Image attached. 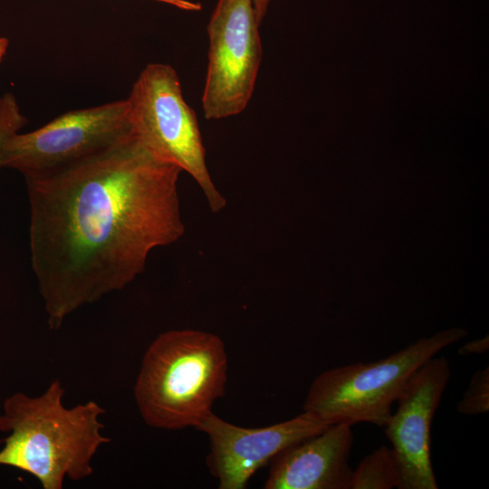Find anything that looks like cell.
<instances>
[{
	"label": "cell",
	"mask_w": 489,
	"mask_h": 489,
	"mask_svg": "<svg viewBox=\"0 0 489 489\" xmlns=\"http://www.w3.org/2000/svg\"><path fill=\"white\" fill-rule=\"evenodd\" d=\"M27 123L16 98L11 92L0 97V168H4V153L8 140Z\"/></svg>",
	"instance_id": "obj_13"
},
{
	"label": "cell",
	"mask_w": 489,
	"mask_h": 489,
	"mask_svg": "<svg viewBox=\"0 0 489 489\" xmlns=\"http://www.w3.org/2000/svg\"><path fill=\"white\" fill-rule=\"evenodd\" d=\"M451 377L446 357L434 356L410 377L383 428L400 475L398 489H437L431 461V424Z\"/></svg>",
	"instance_id": "obj_8"
},
{
	"label": "cell",
	"mask_w": 489,
	"mask_h": 489,
	"mask_svg": "<svg viewBox=\"0 0 489 489\" xmlns=\"http://www.w3.org/2000/svg\"><path fill=\"white\" fill-rule=\"evenodd\" d=\"M466 335L462 328H450L381 360L326 369L312 382L302 409L327 425L369 423L383 427L414 372Z\"/></svg>",
	"instance_id": "obj_4"
},
{
	"label": "cell",
	"mask_w": 489,
	"mask_h": 489,
	"mask_svg": "<svg viewBox=\"0 0 489 489\" xmlns=\"http://www.w3.org/2000/svg\"><path fill=\"white\" fill-rule=\"evenodd\" d=\"M181 170L134 132L55 172L25 178L32 268L51 330L124 289L185 232Z\"/></svg>",
	"instance_id": "obj_1"
},
{
	"label": "cell",
	"mask_w": 489,
	"mask_h": 489,
	"mask_svg": "<svg viewBox=\"0 0 489 489\" xmlns=\"http://www.w3.org/2000/svg\"><path fill=\"white\" fill-rule=\"evenodd\" d=\"M227 369L216 334L192 329L158 334L144 353L134 386L143 420L167 430L197 428L225 395Z\"/></svg>",
	"instance_id": "obj_3"
},
{
	"label": "cell",
	"mask_w": 489,
	"mask_h": 489,
	"mask_svg": "<svg viewBox=\"0 0 489 489\" xmlns=\"http://www.w3.org/2000/svg\"><path fill=\"white\" fill-rule=\"evenodd\" d=\"M456 410L463 415L475 416L489 411V368L476 370L468 388L456 405Z\"/></svg>",
	"instance_id": "obj_12"
},
{
	"label": "cell",
	"mask_w": 489,
	"mask_h": 489,
	"mask_svg": "<svg viewBox=\"0 0 489 489\" xmlns=\"http://www.w3.org/2000/svg\"><path fill=\"white\" fill-rule=\"evenodd\" d=\"M351 426L330 425L271 461L265 489H350Z\"/></svg>",
	"instance_id": "obj_10"
},
{
	"label": "cell",
	"mask_w": 489,
	"mask_h": 489,
	"mask_svg": "<svg viewBox=\"0 0 489 489\" xmlns=\"http://www.w3.org/2000/svg\"><path fill=\"white\" fill-rule=\"evenodd\" d=\"M327 425L307 412L264 427H243L211 412L197 429L207 435L206 465L220 489H244L250 478L286 447L319 434Z\"/></svg>",
	"instance_id": "obj_9"
},
{
	"label": "cell",
	"mask_w": 489,
	"mask_h": 489,
	"mask_svg": "<svg viewBox=\"0 0 489 489\" xmlns=\"http://www.w3.org/2000/svg\"><path fill=\"white\" fill-rule=\"evenodd\" d=\"M400 475L391 447L382 445L366 455L353 469L350 489L398 488Z\"/></svg>",
	"instance_id": "obj_11"
},
{
	"label": "cell",
	"mask_w": 489,
	"mask_h": 489,
	"mask_svg": "<svg viewBox=\"0 0 489 489\" xmlns=\"http://www.w3.org/2000/svg\"><path fill=\"white\" fill-rule=\"evenodd\" d=\"M489 350L488 335L465 342L458 349L461 356L482 355Z\"/></svg>",
	"instance_id": "obj_14"
},
{
	"label": "cell",
	"mask_w": 489,
	"mask_h": 489,
	"mask_svg": "<svg viewBox=\"0 0 489 489\" xmlns=\"http://www.w3.org/2000/svg\"><path fill=\"white\" fill-rule=\"evenodd\" d=\"M258 11L261 13L267 12L270 0H254Z\"/></svg>",
	"instance_id": "obj_17"
},
{
	"label": "cell",
	"mask_w": 489,
	"mask_h": 489,
	"mask_svg": "<svg viewBox=\"0 0 489 489\" xmlns=\"http://www.w3.org/2000/svg\"><path fill=\"white\" fill-rule=\"evenodd\" d=\"M8 43V39L0 35V62L7 50Z\"/></svg>",
	"instance_id": "obj_16"
},
{
	"label": "cell",
	"mask_w": 489,
	"mask_h": 489,
	"mask_svg": "<svg viewBox=\"0 0 489 489\" xmlns=\"http://www.w3.org/2000/svg\"><path fill=\"white\" fill-rule=\"evenodd\" d=\"M133 132L126 100L71 110L6 143L4 168L24 178L47 175L85 159Z\"/></svg>",
	"instance_id": "obj_6"
},
{
	"label": "cell",
	"mask_w": 489,
	"mask_h": 489,
	"mask_svg": "<svg viewBox=\"0 0 489 489\" xmlns=\"http://www.w3.org/2000/svg\"><path fill=\"white\" fill-rule=\"evenodd\" d=\"M126 101L132 129L141 141L157 157L188 173L213 213L223 210L226 200L208 171L197 118L183 98L174 68L148 64Z\"/></svg>",
	"instance_id": "obj_5"
},
{
	"label": "cell",
	"mask_w": 489,
	"mask_h": 489,
	"mask_svg": "<svg viewBox=\"0 0 489 489\" xmlns=\"http://www.w3.org/2000/svg\"><path fill=\"white\" fill-rule=\"evenodd\" d=\"M260 24L254 0H218L207 24L206 119H225L246 108L262 60Z\"/></svg>",
	"instance_id": "obj_7"
},
{
	"label": "cell",
	"mask_w": 489,
	"mask_h": 489,
	"mask_svg": "<svg viewBox=\"0 0 489 489\" xmlns=\"http://www.w3.org/2000/svg\"><path fill=\"white\" fill-rule=\"evenodd\" d=\"M161 3H165L175 7H177L185 11H199L202 5L199 3L191 2L187 0H154Z\"/></svg>",
	"instance_id": "obj_15"
},
{
	"label": "cell",
	"mask_w": 489,
	"mask_h": 489,
	"mask_svg": "<svg viewBox=\"0 0 489 489\" xmlns=\"http://www.w3.org/2000/svg\"><path fill=\"white\" fill-rule=\"evenodd\" d=\"M64 388L53 380L38 397L16 392L0 415V465L25 472L43 489H62L65 478L84 479L93 473L91 461L110 439L102 435L105 410L90 400L72 408L63 404Z\"/></svg>",
	"instance_id": "obj_2"
}]
</instances>
